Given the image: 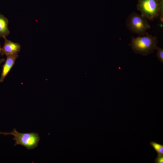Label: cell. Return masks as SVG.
Segmentation results:
<instances>
[{"label":"cell","mask_w":163,"mask_h":163,"mask_svg":"<svg viewBox=\"0 0 163 163\" xmlns=\"http://www.w3.org/2000/svg\"><path fill=\"white\" fill-rule=\"evenodd\" d=\"M158 40L156 36H153L147 32L143 36L132 38L130 44L134 52L145 56L148 55L156 50Z\"/></svg>","instance_id":"2"},{"label":"cell","mask_w":163,"mask_h":163,"mask_svg":"<svg viewBox=\"0 0 163 163\" xmlns=\"http://www.w3.org/2000/svg\"><path fill=\"white\" fill-rule=\"evenodd\" d=\"M150 144L158 153V155H163V145L154 141L150 142Z\"/></svg>","instance_id":"8"},{"label":"cell","mask_w":163,"mask_h":163,"mask_svg":"<svg viewBox=\"0 0 163 163\" xmlns=\"http://www.w3.org/2000/svg\"><path fill=\"white\" fill-rule=\"evenodd\" d=\"M163 0H138L137 8L147 19L152 21L159 16L163 22Z\"/></svg>","instance_id":"1"},{"label":"cell","mask_w":163,"mask_h":163,"mask_svg":"<svg viewBox=\"0 0 163 163\" xmlns=\"http://www.w3.org/2000/svg\"><path fill=\"white\" fill-rule=\"evenodd\" d=\"M0 134L5 136L11 135L15 141L14 146L21 145L25 147L28 149H33L37 147L40 141L38 134L35 133H20L15 129L10 132H0Z\"/></svg>","instance_id":"3"},{"label":"cell","mask_w":163,"mask_h":163,"mask_svg":"<svg viewBox=\"0 0 163 163\" xmlns=\"http://www.w3.org/2000/svg\"><path fill=\"white\" fill-rule=\"evenodd\" d=\"M156 50H157L156 56L159 61L163 63V49L157 46Z\"/></svg>","instance_id":"9"},{"label":"cell","mask_w":163,"mask_h":163,"mask_svg":"<svg viewBox=\"0 0 163 163\" xmlns=\"http://www.w3.org/2000/svg\"><path fill=\"white\" fill-rule=\"evenodd\" d=\"M1 47H0V52H1Z\"/></svg>","instance_id":"12"},{"label":"cell","mask_w":163,"mask_h":163,"mask_svg":"<svg viewBox=\"0 0 163 163\" xmlns=\"http://www.w3.org/2000/svg\"><path fill=\"white\" fill-rule=\"evenodd\" d=\"M8 23L7 18L0 14V37H6L10 33L8 27Z\"/></svg>","instance_id":"7"},{"label":"cell","mask_w":163,"mask_h":163,"mask_svg":"<svg viewBox=\"0 0 163 163\" xmlns=\"http://www.w3.org/2000/svg\"><path fill=\"white\" fill-rule=\"evenodd\" d=\"M3 38L5 42L0 52L2 55L17 54L20 50V45L18 43H15L7 40L6 37Z\"/></svg>","instance_id":"5"},{"label":"cell","mask_w":163,"mask_h":163,"mask_svg":"<svg viewBox=\"0 0 163 163\" xmlns=\"http://www.w3.org/2000/svg\"><path fill=\"white\" fill-rule=\"evenodd\" d=\"M5 61V59H0V66L1 64Z\"/></svg>","instance_id":"11"},{"label":"cell","mask_w":163,"mask_h":163,"mask_svg":"<svg viewBox=\"0 0 163 163\" xmlns=\"http://www.w3.org/2000/svg\"><path fill=\"white\" fill-rule=\"evenodd\" d=\"M127 28L132 33L142 36L151 28L147 19L141 15L133 12L129 15L126 21Z\"/></svg>","instance_id":"4"},{"label":"cell","mask_w":163,"mask_h":163,"mask_svg":"<svg viewBox=\"0 0 163 163\" xmlns=\"http://www.w3.org/2000/svg\"><path fill=\"white\" fill-rule=\"evenodd\" d=\"M155 163H163V155H158L155 159Z\"/></svg>","instance_id":"10"},{"label":"cell","mask_w":163,"mask_h":163,"mask_svg":"<svg viewBox=\"0 0 163 163\" xmlns=\"http://www.w3.org/2000/svg\"><path fill=\"white\" fill-rule=\"evenodd\" d=\"M6 56V59L3 66L2 72L0 78V82H2L4 81L18 57L17 54H9Z\"/></svg>","instance_id":"6"}]
</instances>
